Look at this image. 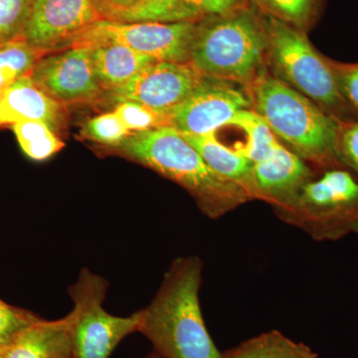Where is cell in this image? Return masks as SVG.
I'll return each mask as SVG.
<instances>
[{
    "mask_svg": "<svg viewBox=\"0 0 358 358\" xmlns=\"http://www.w3.org/2000/svg\"><path fill=\"white\" fill-rule=\"evenodd\" d=\"M252 110L265 120L275 138L317 171L343 167L336 154L339 122L307 96L267 72L249 91Z\"/></svg>",
    "mask_w": 358,
    "mask_h": 358,
    "instance_id": "4",
    "label": "cell"
},
{
    "mask_svg": "<svg viewBox=\"0 0 358 358\" xmlns=\"http://www.w3.org/2000/svg\"><path fill=\"white\" fill-rule=\"evenodd\" d=\"M202 270L199 256L178 257L150 305L140 310L138 333L160 358H223L202 315Z\"/></svg>",
    "mask_w": 358,
    "mask_h": 358,
    "instance_id": "1",
    "label": "cell"
},
{
    "mask_svg": "<svg viewBox=\"0 0 358 358\" xmlns=\"http://www.w3.org/2000/svg\"><path fill=\"white\" fill-rule=\"evenodd\" d=\"M275 214L315 241L358 235V179L345 167L327 169L301 188L293 203Z\"/></svg>",
    "mask_w": 358,
    "mask_h": 358,
    "instance_id": "6",
    "label": "cell"
},
{
    "mask_svg": "<svg viewBox=\"0 0 358 358\" xmlns=\"http://www.w3.org/2000/svg\"><path fill=\"white\" fill-rule=\"evenodd\" d=\"M266 17L250 4L197 22L189 63L202 76L225 80L250 91L268 72Z\"/></svg>",
    "mask_w": 358,
    "mask_h": 358,
    "instance_id": "3",
    "label": "cell"
},
{
    "mask_svg": "<svg viewBox=\"0 0 358 358\" xmlns=\"http://www.w3.org/2000/svg\"><path fill=\"white\" fill-rule=\"evenodd\" d=\"M266 23L268 72L336 121L358 120L357 110L339 91L329 59L313 47L307 32L274 18L266 17Z\"/></svg>",
    "mask_w": 358,
    "mask_h": 358,
    "instance_id": "5",
    "label": "cell"
},
{
    "mask_svg": "<svg viewBox=\"0 0 358 358\" xmlns=\"http://www.w3.org/2000/svg\"><path fill=\"white\" fill-rule=\"evenodd\" d=\"M249 6L250 0H148L141 7L138 18L154 22H195Z\"/></svg>",
    "mask_w": 358,
    "mask_h": 358,
    "instance_id": "18",
    "label": "cell"
},
{
    "mask_svg": "<svg viewBox=\"0 0 358 358\" xmlns=\"http://www.w3.org/2000/svg\"><path fill=\"white\" fill-rule=\"evenodd\" d=\"M145 358H160L159 357V355H157V353H155V352H152V353H150V355H148V357H145Z\"/></svg>",
    "mask_w": 358,
    "mask_h": 358,
    "instance_id": "31",
    "label": "cell"
},
{
    "mask_svg": "<svg viewBox=\"0 0 358 358\" xmlns=\"http://www.w3.org/2000/svg\"><path fill=\"white\" fill-rule=\"evenodd\" d=\"M250 4L266 17L307 32L319 20L324 0H250Z\"/></svg>",
    "mask_w": 358,
    "mask_h": 358,
    "instance_id": "20",
    "label": "cell"
},
{
    "mask_svg": "<svg viewBox=\"0 0 358 358\" xmlns=\"http://www.w3.org/2000/svg\"><path fill=\"white\" fill-rule=\"evenodd\" d=\"M341 95L358 112V63H341L329 59Z\"/></svg>",
    "mask_w": 358,
    "mask_h": 358,
    "instance_id": "29",
    "label": "cell"
},
{
    "mask_svg": "<svg viewBox=\"0 0 358 358\" xmlns=\"http://www.w3.org/2000/svg\"><path fill=\"white\" fill-rule=\"evenodd\" d=\"M223 358H319L305 343L277 329L266 331L223 352Z\"/></svg>",
    "mask_w": 358,
    "mask_h": 358,
    "instance_id": "19",
    "label": "cell"
},
{
    "mask_svg": "<svg viewBox=\"0 0 358 358\" xmlns=\"http://www.w3.org/2000/svg\"><path fill=\"white\" fill-rule=\"evenodd\" d=\"M13 129L22 152L35 162L49 159L65 147L64 141L44 122H18Z\"/></svg>",
    "mask_w": 358,
    "mask_h": 358,
    "instance_id": "22",
    "label": "cell"
},
{
    "mask_svg": "<svg viewBox=\"0 0 358 358\" xmlns=\"http://www.w3.org/2000/svg\"><path fill=\"white\" fill-rule=\"evenodd\" d=\"M1 352H2V348H0V358H1Z\"/></svg>",
    "mask_w": 358,
    "mask_h": 358,
    "instance_id": "32",
    "label": "cell"
},
{
    "mask_svg": "<svg viewBox=\"0 0 358 358\" xmlns=\"http://www.w3.org/2000/svg\"><path fill=\"white\" fill-rule=\"evenodd\" d=\"M108 288V282L89 268H83L69 288L75 358H109L122 339L138 333L140 310L117 317L103 308Z\"/></svg>",
    "mask_w": 358,
    "mask_h": 358,
    "instance_id": "7",
    "label": "cell"
},
{
    "mask_svg": "<svg viewBox=\"0 0 358 358\" xmlns=\"http://www.w3.org/2000/svg\"><path fill=\"white\" fill-rule=\"evenodd\" d=\"M253 173L261 201L274 211L293 203L301 188L315 178L313 167L280 141L266 159L253 164Z\"/></svg>",
    "mask_w": 358,
    "mask_h": 358,
    "instance_id": "13",
    "label": "cell"
},
{
    "mask_svg": "<svg viewBox=\"0 0 358 358\" xmlns=\"http://www.w3.org/2000/svg\"><path fill=\"white\" fill-rule=\"evenodd\" d=\"M336 154L341 166L358 179V120L339 122Z\"/></svg>",
    "mask_w": 358,
    "mask_h": 358,
    "instance_id": "27",
    "label": "cell"
},
{
    "mask_svg": "<svg viewBox=\"0 0 358 358\" xmlns=\"http://www.w3.org/2000/svg\"><path fill=\"white\" fill-rule=\"evenodd\" d=\"M115 150L185 188L213 220L251 200L241 187L215 173L173 127L131 134Z\"/></svg>",
    "mask_w": 358,
    "mask_h": 358,
    "instance_id": "2",
    "label": "cell"
},
{
    "mask_svg": "<svg viewBox=\"0 0 358 358\" xmlns=\"http://www.w3.org/2000/svg\"><path fill=\"white\" fill-rule=\"evenodd\" d=\"M33 0H0V44L23 38Z\"/></svg>",
    "mask_w": 358,
    "mask_h": 358,
    "instance_id": "26",
    "label": "cell"
},
{
    "mask_svg": "<svg viewBox=\"0 0 358 358\" xmlns=\"http://www.w3.org/2000/svg\"><path fill=\"white\" fill-rule=\"evenodd\" d=\"M0 348H1V346H0Z\"/></svg>",
    "mask_w": 358,
    "mask_h": 358,
    "instance_id": "33",
    "label": "cell"
},
{
    "mask_svg": "<svg viewBox=\"0 0 358 358\" xmlns=\"http://www.w3.org/2000/svg\"><path fill=\"white\" fill-rule=\"evenodd\" d=\"M230 126L241 129L246 134V143L236 150L253 164L266 159L279 143L265 120L254 110L238 113L226 127Z\"/></svg>",
    "mask_w": 358,
    "mask_h": 358,
    "instance_id": "21",
    "label": "cell"
},
{
    "mask_svg": "<svg viewBox=\"0 0 358 358\" xmlns=\"http://www.w3.org/2000/svg\"><path fill=\"white\" fill-rule=\"evenodd\" d=\"M47 53L34 48L24 38L0 44V91L30 73Z\"/></svg>",
    "mask_w": 358,
    "mask_h": 358,
    "instance_id": "23",
    "label": "cell"
},
{
    "mask_svg": "<svg viewBox=\"0 0 358 358\" xmlns=\"http://www.w3.org/2000/svg\"><path fill=\"white\" fill-rule=\"evenodd\" d=\"M202 79L189 62L155 61L128 83L106 95L115 103L133 101L167 115L192 95Z\"/></svg>",
    "mask_w": 358,
    "mask_h": 358,
    "instance_id": "10",
    "label": "cell"
},
{
    "mask_svg": "<svg viewBox=\"0 0 358 358\" xmlns=\"http://www.w3.org/2000/svg\"><path fill=\"white\" fill-rule=\"evenodd\" d=\"M197 22H119L102 20L85 32L74 45L83 40H107L155 61L189 62Z\"/></svg>",
    "mask_w": 358,
    "mask_h": 358,
    "instance_id": "8",
    "label": "cell"
},
{
    "mask_svg": "<svg viewBox=\"0 0 358 358\" xmlns=\"http://www.w3.org/2000/svg\"><path fill=\"white\" fill-rule=\"evenodd\" d=\"M215 134L183 136L215 173L241 187L250 199L260 200L254 179L253 164L236 148L233 150L221 143Z\"/></svg>",
    "mask_w": 358,
    "mask_h": 358,
    "instance_id": "17",
    "label": "cell"
},
{
    "mask_svg": "<svg viewBox=\"0 0 358 358\" xmlns=\"http://www.w3.org/2000/svg\"><path fill=\"white\" fill-rule=\"evenodd\" d=\"M82 134L88 140L113 148L119 147L131 134L115 112L92 117L84 124Z\"/></svg>",
    "mask_w": 358,
    "mask_h": 358,
    "instance_id": "24",
    "label": "cell"
},
{
    "mask_svg": "<svg viewBox=\"0 0 358 358\" xmlns=\"http://www.w3.org/2000/svg\"><path fill=\"white\" fill-rule=\"evenodd\" d=\"M1 358H75L72 317L39 319L20 331L2 348Z\"/></svg>",
    "mask_w": 358,
    "mask_h": 358,
    "instance_id": "15",
    "label": "cell"
},
{
    "mask_svg": "<svg viewBox=\"0 0 358 358\" xmlns=\"http://www.w3.org/2000/svg\"><path fill=\"white\" fill-rule=\"evenodd\" d=\"M102 20L94 0H33L23 38L45 53L60 51Z\"/></svg>",
    "mask_w": 358,
    "mask_h": 358,
    "instance_id": "11",
    "label": "cell"
},
{
    "mask_svg": "<svg viewBox=\"0 0 358 358\" xmlns=\"http://www.w3.org/2000/svg\"><path fill=\"white\" fill-rule=\"evenodd\" d=\"M22 121L44 122L55 133L66 122L65 105L45 94L30 75L0 91V126Z\"/></svg>",
    "mask_w": 358,
    "mask_h": 358,
    "instance_id": "14",
    "label": "cell"
},
{
    "mask_svg": "<svg viewBox=\"0 0 358 358\" xmlns=\"http://www.w3.org/2000/svg\"><path fill=\"white\" fill-rule=\"evenodd\" d=\"M114 112L131 134L169 127L167 115L133 101L117 103Z\"/></svg>",
    "mask_w": 358,
    "mask_h": 358,
    "instance_id": "25",
    "label": "cell"
},
{
    "mask_svg": "<svg viewBox=\"0 0 358 358\" xmlns=\"http://www.w3.org/2000/svg\"><path fill=\"white\" fill-rule=\"evenodd\" d=\"M39 319L34 313L0 300V346L6 348L22 329Z\"/></svg>",
    "mask_w": 358,
    "mask_h": 358,
    "instance_id": "28",
    "label": "cell"
},
{
    "mask_svg": "<svg viewBox=\"0 0 358 358\" xmlns=\"http://www.w3.org/2000/svg\"><path fill=\"white\" fill-rule=\"evenodd\" d=\"M252 109L249 92L240 85L204 77L169 117V127L185 136H205L223 128L243 110Z\"/></svg>",
    "mask_w": 358,
    "mask_h": 358,
    "instance_id": "9",
    "label": "cell"
},
{
    "mask_svg": "<svg viewBox=\"0 0 358 358\" xmlns=\"http://www.w3.org/2000/svg\"><path fill=\"white\" fill-rule=\"evenodd\" d=\"M30 77L45 94L63 105L94 102L105 95L88 47L72 46L46 54Z\"/></svg>",
    "mask_w": 358,
    "mask_h": 358,
    "instance_id": "12",
    "label": "cell"
},
{
    "mask_svg": "<svg viewBox=\"0 0 358 358\" xmlns=\"http://www.w3.org/2000/svg\"><path fill=\"white\" fill-rule=\"evenodd\" d=\"M147 0H94L103 20L121 21Z\"/></svg>",
    "mask_w": 358,
    "mask_h": 358,
    "instance_id": "30",
    "label": "cell"
},
{
    "mask_svg": "<svg viewBox=\"0 0 358 358\" xmlns=\"http://www.w3.org/2000/svg\"><path fill=\"white\" fill-rule=\"evenodd\" d=\"M73 46L88 47L96 79L105 95L128 83L155 61L129 47L107 40H83Z\"/></svg>",
    "mask_w": 358,
    "mask_h": 358,
    "instance_id": "16",
    "label": "cell"
}]
</instances>
